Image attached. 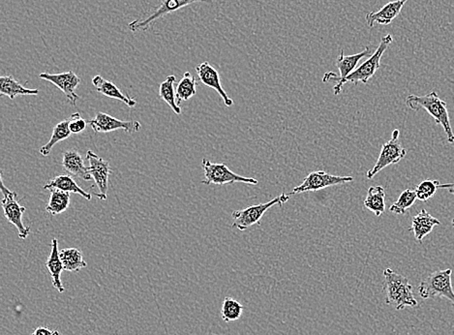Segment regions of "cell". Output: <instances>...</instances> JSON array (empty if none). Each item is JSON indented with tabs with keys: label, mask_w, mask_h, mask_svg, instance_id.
Listing matches in <instances>:
<instances>
[{
	"label": "cell",
	"mask_w": 454,
	"mask_h": 335,
	"mask_svg": "<svg viewBox=\"0 0 454 335\" xmlns=\"http://www.w3.org/2000/svg\"><path fill=\"white\" fill-rule=\"evenodd\" d=\"M385 282L382 291L385 294V303L392 305L396 310H402L405 307H416L418 300L413 292V286L407 277L395 273L392 268L384 271Z\"/></svg>",
	"instance_id": "1"
},
{
	"label": "cell",
	"mask_w": 454,
	"mask_h": 335,
	"mask_svg": "<svg viewBox=\"0 0 454 335\" xmlns=\"http://www.w3.org/2000/svg\"><path fill=\"white\" fill-rule=\"evenodd\" d=\"M406 105L414 112H419V110H426L435 120V123L442 126L446 136H447L448 142L450 144H453L454 133L453 127H451L447 104L440 99L436 91L430 92L424 96L409 95L406 98Z\"/></svg>",
	"instance_id": "2"
},
{
	"label": "cell",
	"mask_w": 454,
	"mask_h": 335,
	"mask_svg": "<svg viewBox=\"0 0 454 335\" xmlns=\"http://www.w3.org/2000/svg\"><path fill=\"white\" fill-rule=\"evenodd\" d=\"M392 42L393 37L390 35V34L382 37L374 54L372 55L368 59L365 60L363 64L356 68L355 71H353L344 81L335 84L334 88V94L338 95L341 93L343 86H344L345 84L352 83L353 84H358V83H368L372 76H373L377 71L379 70V68L381 67L382 55L385 54V52L387 51V47L390 46Z\"/></svg>",
	"instance_id": "3"
},
{
	"label": "cell",
	"mask_w": 454,
	"mask_h": 335,
	"mask_svg": "<svg viewBox=\"0 0 454 335\" xmlns=\"http://www.w3.org/2000/svg\"><path fill=\"white\" fill-rule=\"evenodd\" d=\"M451 276H453L451 268L436 271L429 274L419 285V295L424 300L445 297L454 305V291Z\"/></svg>",
	"instance_id": "4"
},
{
	"label": "cell",
	"mask_w": 454,
	"mask_h": 335,
	"mask_svg": "<svg viewBox=\"0 0 454 335\" xmlns=\"http://www.w3.org/2000/svg\"><path fill=\"white\" fill-rule=\"evenodd\" d=\"M290 195L282 193L278 197L274 198L273 200H269L266 204H260L256 205H251L244 210H236L232 213L233 217V224L232 227L239 229V231H245L253 225H260L261 219L266 215L269 208L274 207V205H280L285 204L289 200Z\"/></svg>",
	"instance_id": "5"
},
{
	"label": "cell",
	"mask_w": 454,
	"mask_h": 335,
	"mask_svg": "<svg viewBox=\"0 0 454 335\" xmlns=\"http://www.w3.org/2000/svg\"><path fill=\"white\" fill-rule=\"evenodd\" d=\"M203 169L205 171V181H202L203 184L210 186V184H216V186H224V184L232 183H246L251 186H258L257 179L252 178H245V176L237 175L234 171L229 170L225 164L222 163H211L210 160L203 159Z\"/></svg>",
	"instance_id": "6"
},
{
	"label": "cell",
	"mask_w": 454,
	"mask_h": 335,
	"mask_svg": "<svg viewBox=\"0 0 454 335\" xmlns=\"http://www.w3.org/2000/svg\"><path fill=\"white\" fill-rule=\"evenodd\" d=\"M2 208L8 222L16 227L18 232V237L25 239L30 236V227L25 226L23 222V215L25 212V208L21 205L18 200V194L11 191L5 186L4 178L1 176Z\"/></svg>",
	"instance_id": "7"
},
{
	"label": "cell",
	"mask_w": 454,
	"mask_h": 335,
	"mask_svg": "<svg viewBox=\"0 0 454 335\" xmlns=\"http://www.w3.org/2000/svg\"><path fill=\"white\" fill-rule=\"evenodd\" d=\"M399 137L400 131L398 129H395L392 132V139L382 144L376 164L374 165L371 170L367 171V178H373L377 174L384 170L385 168L389 167L390 165L397 164L406 157L407 152L401 144Z\"/></svg>",
	"instance_id": "8"
},
{
	"label": "cell",
	"mask_w": 454,
	"mask_h": 335,
	"mask_svg": "<svg viewBox=\"0 0 454 335\" xmlns=\"http://www.w3.org/2000/svg\"><path fill=\"white\" fill-rule=\"evenodd\" d=\"M197 2H208V4H210L211 0H163L159 6L154 10V12H153L149 17L144 18V20L133 21V22L129 23V30H130L132 33L146 31L149 30L153 23L157 22L158 18L171 14V13L178 11V10L181 9V8L197 4Z\"/></svg>",
	"instance_id": "9"
},
{
	"label": "cell",
	"mask_w": 454,
	"mask_h": 335,
	"mask_svg": "<svg viewBox=\"0 0 454 335\" xmlns=\"http://www.w3.org/2000/svg\"><path fill=\"white\" fill-rule=\"evenodd\" d=\"M353 181L352 176H334L324 171H312L306 176L303 183L300 186L295 187L289 195L291 197L295 194L316 192L327 188V187L340 186V184L351 183Z\"/></svg>",
	"instance_id": "10"
},
{
	"label": "cell",
	"mask_w": 454,
	"mask_h": 335,
	"mask_svg": "<svg viewBox=\"0 0 454 335\" xmlns=\"http://www.w3.org/2000/svg\"><path fill=\"white\" fill-rule=\"evenodd\" d=\"M89 124L95 133H110L115 130H124L127 133H136L142 128L141 123L136 120H118L105 113H97L96 117L89 120Z\"/></svg>",
	"instance_id": "11"
},
{
	"label": "cell",
	"mask_w": 454,
	"mask_h": 335,
	"mask_svg": "<svg viewBox=\"0 0 454 335\" xmlns=\"http://www.w3.org/2000/svg\"><path fill=\"white\" fill-rule=\"evenodd\" d=\"M39 78L50 81L57 86L65 94L66 98L72 106L75 107L80 96L76 93V89L80 86L81 79L73 71L59 74L41 73Z\"/></svg>",
	"instance_id": "12"
},
{
	"label": "cell",
	"mask_w": 454,
	"mask_h": 335,
	"mask_svg": "<svg viewBox=\"0 0 454 335\" xmlns=\"http://www.w3.org/2000/svg\"><path fill=\"white\" fill-rule=\"evenodd\" d=\"M86 159L89 162V173L94 179V183L98 187L99 194L97 197L105 200L107 199L108 181L110 175V163L98 157L96 153L89 150L86 152Z\"/></svg>",
	"instance_id": "13"
},
{
	"label": "cell",
	"mask_w": 454,
	"mask_h": 335,
	"mask_svg": "<svg viewBox=\"0 0 454 335\" xmlns=\"http://www.w3.org/2000/svg\"><path fill=\"white\" fill-rule=\"evenodd\" d=\"M369 55H370V49H369L368 47H367L363 52L353 55H348V57L344 55V51L341 50L339 57H337L336 60V65L338 70H339L340 75H336V74L334 72L326 73L323 78L324 83H329V81H337V84L341 83L353 71H355L358 62H360L363 57H368Z\"/></svg>",
	"instance_id": "14"
},
{
	"label": "cell",
	"mask_w": 454,
	"mask_h": 335,
	"mask_svg": "<svg viewBox=\"0 0 454 335\" xmlns=\"http://www.w3.org/2000/svg\"><path fill=\"white\" fill-rule=\"evenodd\" d=\"M196 71L198 76H199L202 84L217 91L221 98L223 99L224 104H225L226 107L233 106L234 101L232 98H229L225 89L222 86L220 75H219L218 71L216 70L212 65H210L208 62L200 63V64L197 66Z\"/></svg>",
	"instance_id": "15"
},
{
	"label": "cell",
	"mask_w": 454,
	"mask_h": 335,
	"mask_svg": "<svg viewBox=\"0 0 454 335\" xmlns=\"http://www.w3.org/2000/svg\"><path fill=\"white\" fill-rule=\"evenodd\" d=\"M407 1L408 0H395V1L385 4L379 11L367 13L365 16L367 25L373 28L375 23L381 25H390L392 21L397 18L402 11V8Z\"/></svg>",
	"instance_id": "16"
},
{
	"label": "cell",
	"mask_w": 454,
	"mask_h": 335,
	"mask_svg": "<svg viewBox=\"0 0 454 335\" xmlns=\"http://www.w3.org/2000/svg\"><path fill=\"white\" fill-rule=\"evenodd\" d=\"M51 247V253L46 261L47 270L51 274L52 287L57 289L60 294H62L65 292V288L63 287L60 277H62L64 268H63L62 261L60 259L59 241L57 239H52Z\"/></svg>",
	"instance_id": "17"
},
{
	"label": "cell",
	"mask_w": 454,
	"mask_h": 335,
	"mask_svg": "<svg viewBox=\"0 0 454 335\" xmlns=\"http://www.w3.org/2000/svg\"><path fill=\"white\" fill-rule=\"evenodd\" d=\"M92 84L96 89L97 92L109 97V98L120 100V101L123 102L124 104L130 108H133L137 105L136 100L131 98L128 95L124 94L113 81L106 80L101 76H93Z\"/></svg>",
	"instance_id": "18"
},
{
	"label": "cell",
	"mask_w": 454,
	"mask_h": 335,
	"mask_svg": "<svg viewBox=\"0 0 454 335\" xmlns=\"http://www.w3.org/2000/svg\"><path fill=\"white\" fill-rule=\"evenodd\" d=\"M62 164L64 170L71 175L80 178L83 181H91L92 176L89 173V168L84 166L83 157L76 150H67L63 153Z\"/></svg>",
	"instance_id": "19"
},
{
	"label": "cell",
	"mask_w": 454,
	"mask_h": 335,
	"mask_svg": "<svg viewBox=\"0 0 454 335\" xmlns=\"http://www.w3.org/2000/svg\"><path fill=\"white\" fill-rule=\"evenodd\" d=\"M441 222L437 218L433 217L426 210H422L412 221L410 231L414 232L416 241L421 242L425 237L432 233L435 226H440Z\"/></svg>",
	"instance_id": "20"
},
{
	"label": "cell",
	"mask_w": 454,
	"mask_h": 335,
	"mask_svg": "<svg viewBox=\"0 0 454 335\" xmlns=\"http://www.w3.org/2000/svg\"><path fill=\"white\" fill-rule=\"evenodd\" d=\"M43 189L52 190L59 189L67 193H75L81 195L84 199L91 200L92 195L89 192L84 191L79 184L76 183L75 179L69 175H59L52 178L45 184Z\"/></svg>",
	"instance_id": "21"
},
{
	"label": "cell",
	"mask_w": 454,
	"mask_h": 335,
	"mask_svg": "<svg viewBox=\"0 0 454 335\" xmlns=\"http://www.w3.org/2000/svg\"><path fill=\"white\" fill-rule=\"evenodd\" d=\"M0 94L13 100L18 95L39 94V89L25 88L23 84L16 81L13 76H0Z\"/></svg>",
	"instance_id": "22"
},
{
	"label": "cell",
	"mask_w": 454,
	"mask_h": 335,
	"mask_svg": "<svg viewBox=\"0 0 454 335\" xmlns=\"http://www.w3.org/2000/svg\"><path fill=\"white\" fill-rule=\"evenodd\" d=\"M60 259L62 261L64 271L69 273H76L88 266L84 260L83 253L76 248H64L59 251Z\"/></svg>",
	"instance_id": "23"
},
{
	"label": "cell",
	"mask_w": 454,
	"mask_h": 335,
	"mask_svg": "<svg viewBox=\"0 0 454 335\" xmlns=\"http://www.w3.org/2000/svg\"><path fill=\"white\" fill-rule=\"evenodd\" d=\"M364 207L373 212L377 217L385 212V192L382 186H372L367 192Z\"/></svg>",
	"instance_id": "24"
},
{
	"label": "cell",
	"mask_w": 454,
	"mask_h": 335,
	"mask_svg": "<svg viewBox=\"0 0 454 335\" xmlns=\"http://www.w3.org/2000/svg\"><path fill=\"white\" fill-rule=\"evenodd\" d=\"M70 118H66V120L60 121L59 123H57L55 126L54 130H52V134L50 141L47 142L46 144H44L41 147L40 152L41 154L43 157H47L51 153L52 147L57 144V142L64 141V140L69 138L71 136V131L69 129Z\"/></svg>",
	"instance_id": "25"
},
{
	"label": "cell",
	"mask_w": 454,
	"mask_h": 335,
	"mask_svg": "<svg viewBox=\"0 0 454 335\" xmlns=\"http://www.w3.org/2000/svg\"><path fill=\"white\" fill-rule=\"evenodd\" d=\"M50 191L51 196L46 207L47 212L52 216L64 212L69 208L70 193L59 189H52Z\"/></svg>",
	"instance_id": "26"
},
{
	"label": "cell",
	"mask_w": 454,
	"mask_h": 335,
	"mask_svg": "<svg viewBox=\"0 0 454 335\" xmlns=\"http://www.w3.org/2000/svg\"><path fill=\"white\" fill-rule=\"evenodd\" d=\"M176 78L175 76H168L167 79L160 84L159 96L163 101L167 103L169 106L171 107V109L173 110L176 115H181V106H178V101H176Z\"/></svg>",
	"instance_id": "27"
},
{
	"label": "cell",
	"mask_w": 454,
	"mask_h": 335,
	"mask_svg": "<svg viewBox=\"0 0 454 335\" xmlns=\"http://www.w3.org/2000/svg\"><path fill=\"white\" fill-rule=\"evenodd\" d=\"M176 93L178 106H181V102L187 101L196 95L197 81L191 73H184L183 78L176 84Z\"/></svg>",
	"instance_id": "28"
},
{
	"label": "cell",
	"mask_w": 454,
	"mask_h": 335,
	"mask_svg": "<svg viewBox=\"0 0 454 335\" xmlns=\"http://www.w3.org/2000/svg\"><path fill=\"white\" fill-rule=\"evenodd\" d=\"M416 200L418 197H416V190L406 189L401 193L395 204L390 208V212L395 215H406L409 208L413 207Z\"/></svg>",
	"instance_id": "29"
},
{
	"label": "cell",
	"mask_w": 454,
	"mask_h": 335,
	"mask_svg": "<svg viewBox=\"0 0 454 335\" xmlns=\"http://www.w3.org/2000/svg\"><path fill=\"white\" fill-rule=\"evenodd\" d=\"M244 312V306L233 297H225L222 303L221 317L226 323L239 320Z\"/></svg>",
	"instance_id": "30"
},
{
	"label": "cell",
	"mask_w": 454,
	"mask_h": 335,
	"mask_svg": "<svg viewBox=\"0 0 454 335\" xmlns=\"http://www.w3.org/2000/svg\"><path fill=\"white\" fill-rule=\"evenodd\" d=\"M440 181H431V179H426L419 184L416 188V197L418 200L421 202H426L434 197L436 194L437 190L440 188Z\"/></svg>",
	"instance_id": "31"
},
{
	"label": "cell",
	"mask_w": 454,
	"mask_h": 335,
	"mask_svg": "<svg viewBox=\"0 0 454 335\" xmlns=\"http://www.w3.org/2000/svg\"><path fill=\"white\" fill-rule=\"evenodd\" d=\"M70 123L69 129L71 133L72 134H80L81 132L86 130V121L81 118L80 113H73L72 115H70Z\"/></svg>",
	"instance_id": "32"
},
{
	"label": "cell",
	"mask_w": 454,
	"mask_h": 335,
	"mask_svg": "<svg viewBox=\"0 0 454 335\" xmlns=\"http://www.w3.org/2000/svg\"><path fill=\"white\" fill-rule=\"evenodd\" d=\"M31 335H62L59 331H52L46 327H38Z\"/></svg>",
	"instance_id": "33"
},
{
	"label": "cell",
	"mask_w": 454,
	"mask_h": 335,
	"mask_svg": "<svg viewBox=\"0 0 454 335\" xmlns=\"http://www.w3.org/2000/svg\"><path fill=\"white\" fill-rule=\"evenodd\" d=\"M448 190L450 194L454 195V183H450V187H448Z\"/></svg>",
	"instance_id": "34"
},
{
	"label": "cell",
	"mask_w": 454,
	"mask_h": 335,
	"mask_svg": "<svg viewBox=\"0 0 454 335\" xmlns=\"http://www.w3.org/2000/svg\"><path fill=\"white\" fill-rule=\"evenodd\" d=\"M451 225H453V227L454 228V218L453 219V220H451Z\"/></svg>",
	"instance_id": "35"
},
{
	"label": "cell",
	"mask_w": 454,
	"mask_h": 335,
	"mask_svg": "<svg viewBox=\"0 0 454 335\" xmlns=\"http://www.w3.org/2000/svg\"><path fill=\"white\" fill-rule=\"evenodd\" d=\"M174 335H178V334H174Z\"/></svg>",
	"instance_id": "36"
}]
</instances>
